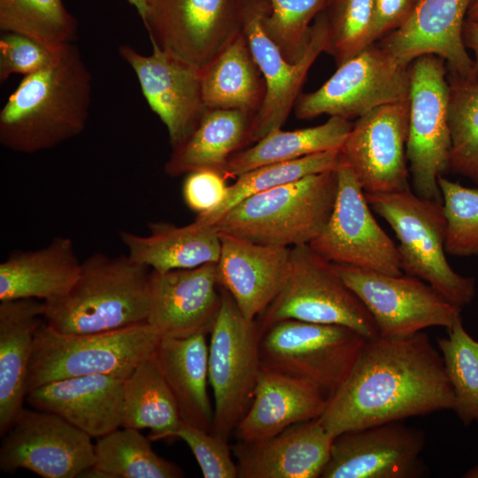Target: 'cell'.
Masks as SVG:
<instances>
[{
    "label": "cell",
    "mask_w": 478,
    "mask_h": 478,
    "mask_svg": "<svg viewBox=\"0 0 478 478\" xmlns=\"http://www.w3.org/2000/svg\"><path fill=\"white\" fill-rule=\"evenodd\" d=\"M472 0H417L407 19L378 43L399 64L409 66L419 57L435 55L451 73L474 79V60L463 40ZM475 80V79H474Z\"/></svg>",
    "instance_id": "obj_21"
},
{
    "label": "cell",
    "mask_w": 478,
    "mask_h": 478,
    "mask_svg": "<svg viewBox=\"0 0 478 478\" xmlns=\"http://www.w3.org/2000/svg\"><path fill=\"white\" fill-rule=\"evenodd\" d=\"M92 76L79 49L58 50L46 67L24 76L0 112V143L34 154L81 135L89 119Z\"/></svg>",
    "instance_id": "obj_2"
},
{
    "label": "cell",
    "mask_w": 478,
    "mask_h": 478,
    "mask_svg": "<svg viewBox=\"0 0 478 478\" xmlns=\"http://www.w3.org/2000/svg\"><path fill=\"white\" fill-rule=\"evenodd\" d=\"M336 190V169L308 175L242 200L212 225L260 244H310L328 220Z\"/></svg>",
    "instance_id": "obj_4"
},
{
    "label": "cell",
    "mask_w": 478,
    "mask_h": 478,
    "mask_svg": "<svg viewBox=\"0 0 478 478\" xmlns=\"http://www.w3.org/2000/svg\"><path fill=\"white\" fill-rule=\"evenodd\" d=\"M0 29L29 36L53 51L78 35L77 21L62 0H0Z\"/></svg>",
    "instance_id": "obj_36"
},
{
    "label": "cell",
    "mask_w": 478,
    "mask_h": 478,
    "mask_svg": "<svg viewBox=\"0 0 478 478\" xmlns=\"http://www.w3.org/2000/svg\"><path fill=\"white\" fill-rule=\"evenodd\" d=\"M410 114L406 157L413 191L443 203L438 177L450 169L449 82L445 62L425 55L409 66Z\"/></svg>",
    "instance_id": "obj_10"
},
{
    "label": "cell",
    "mask_w": 478,
    "mask_h": 478,
    "mask_svg": "<svg viewBox=\"0 0 478 478\" xmlns=\"http://www.w3.org/2000/svg\"><path fill=\"white\" fill-rule=\"evenodd\" d=\"M417 0H374L368 45L398 28L412 12Z\"/></svg>",
    "instance_id": "obj_45"
},
{
    "label": "cell",
    "mask_w": 478,
    "mask_h": 478,
    "mask_svg": "<svg viewBox=\"0 0 478 478\" xmlns=\"http://www.w3.org/2000/svg\"><path fill=\"white\" fill-rule=\"evenodd\" d=\"M332 212L311 248L326 260L401 275L397 246L373 216L366 193L341 155Z\"/></svg>",
    "instance_id": "obj_12"
},
{
    "label": "cell",
    "mask_w": 478,
    "mask_h": 478,
    "mask_svg": "<svg viewBox=\"0 0 478 478\" xmlns=\"http://www.w3.org/2000/svg\"><path fill=\"white\" fill-rule=\"evenodd\" d=\"M124 380L101 374L61 379L30 390L26 401L97 439L121 427Z\"/></svg>",
    "instance_id": "obj_24"
},
{
    "label": "cell",
    "mask_w": 478,
    "mask_h": 478,
    "mask_svg": "<svg viewBox=\"0 0 478 478\" xmlns=\"http://www.w3.org/2000/svg\"><path fill=\"white\" fill-rule=\"evenodd\" d=\"M328 397L313 384L261 367L251 406L235 429L239 442L269 438L299 422L318 419Z\"/></svg>",
    "instance_id": "obj_25"
},
{
    "label": "cell",
    "mask_w": 478,
    "mask_h": 478,
    "mask_svg": "<svg viewBox=\"0 0 478 478\" xmlns=\"http://www.w3.org/2000/svg\"><path fill=\"white\" fill-rule=\"evenodd\" d=\"M181 420L173 396L153 356L124 380L121 427L149 428V438H170Z\"/></svg>",
    "instance_id": "obj_33"
},
{
    "label": "cell",
    "mask_w": 478,
    "mask_h": 478,
    "mask_svg": "<svg viewBox=\"0 0 478 478\" xmlns=\"http://www.w3.org/2000/svg\"><path fill=\"white\" fill-rule=\"evenodd\" d=\"M366 339L344 326L280 320L261 331V366L305 380L328 398L350 374Z\"/></svg>",
    "instance_id": "obj_7"
},
{
    "label": "cell",
    "mask_w": 478,
    "mask_h": 478,
    "mask_svg": "<svg viewBox=\"0 0 478 478\" xmlns=\"http://www.w3.org/2000/svg\"><path fill=\"white\" fill-rule=\"evenodd\" d=\"M217 263L158 273L152 270L147 322L160 337L211 333L221 305Z\"/></svg>",
    "instance_id": "obj_20"
},
{
    "label": "cell",
    "mask_w": 478,
    "mask_h": 478,
    "mask_svg": "<svg viewBox=\"0 0 478 478\" xmlns=\"http://www.w3.org/2000/svg\"><path fill=\"white\" fill-rule=\"evenodd\" d=\"M220 234L219 284L231 295L248 320H256L288 281L291 248L260 244Z\"/></svg>",
    "instance_id": "obj_22"
},
{
    "label": "cell",
    "mask_w": 478,
    "mask_h": 478,
    "mask_svg": "<svg viewBox=\"0 0 478 478\" xmlns=\"http://www.w3.org/2000/svg\"><path fill=\"white\" fill-rule=\"evenodd\" d=\"M159 339L148 322L90 334H65L43 322L35 337L27 394L72 377L101 374L126 379L153 355Z\"/></svg>",
    "instance_id": "obj_5"
},
{
    "label": "cell",
    "mask_w": 478,
    "mask_h": 478,
    "mask_svg": "<svg viewBox=\"0 0 478 478\" xmlns=\"http://www.w3.org/2000/svg\"><path fill=\"white\" fill-rule=\"evenodd\" d=\"M333 439L318 418L262 441H238L231 448L238 478H319L329 459Z\"/></svg>",
    "instance_id": "obj_23"
},
{
    "label": "cell",
    "mask_w": 478,
    "mask_h": 478,
    "mask_svg": "<svg viewBox=\"0 0 478 478\" xmlns=\"http://www.w3.org/2000/svg\"><path fill=\"white\" fill-rule=\"evenodd\" d=\"M463 477L465 478H478V465L475 466L471 467L469 470H467Z\"/></svg>",
    "instance_id": "obj_49"
},
{
    "label": "cell",
    "mask_w": 478,
    "mask_h": 478,
    "mask_svg": "<svg viewBox=\"0 0 478 478\" xmlns=\"http://www.w3.org/2000/svg\"><path fill=\"white\" fill-rule=\"evenodd\" d=\"M95 464L92 437L61 417L23 408L2 436L0 469L44 478H75Z\"/></svg>",
    "instance_id": "obj_16"
},
{
    "label": "cell",
    "mask_w": 478,
    "mask_h": 478,
    "mask_svg": "<svg viewBox=\"0 0 478 478\" xmlns=\"http://www.w3.org/2000/svg\"><path fill=\"white\" fill-rule=\"evenodd\" d=\"M450 169L478 184V81L450 73Z\"/></svg>",
    "instance_id": "obj_38"
},
{
    "label": "cell",
    "mask_w": 478,
    "mask_h": 478,
    "mask_svg": "<svg viewBox=\"0 0 478 478\" xmlns=\"http://www.w3.org/2000/svg\"><path fill=\"white\" fill-rule=\"evenodd\" d=\"M184 473L158 456L140 429L120 427L97 438L95 464L81 477L180 478Z\"/></svg>",
    "instance_id": "obj_34"
},
{
    "label": "cell",
    "mask_w": 478,
    "mask_h": 478,
    "mask_svg": "<svg viewBox=\"0 0 478 478\" xmlns=\"http://www.w3.org/2000/svg\"><path fill=\"white\" fill-rule=\"evenodd\" d=\"M226 180L221 173L210 169L187 173L182 185L185 204L197 215L211 212L226 197L228 188Z\"/></svg>",
    "instance_id": "obj_44"
},
{
    "label": "cell",
    "mask_w": 478,
    "mask_h": 478,
    "mask_svg": "<svg viewBox=\"0 0 478 478\" xmlns=\"http://www.w3.org/2000/svg\"><path fill=\"white\" fill-rule=\"evenodd\" d=\"M81 266L73 243L66 236H56L37 250L12 251L0 264V302L58 299L75 282Z\"/></svg>",
    "instance_id": "obj_26"
},
{
    "label": "cell",
    "mask_w": 478,
    "mask_h": 478,
    "mask_svg": "<svg viewBox=\"0 0 478 478\" xmlns=\"http://www.w3.org/2000/svg\"><path fill=\"white\" fill-rule=\"evenodd\" d=\"M255 116L241 110L206 109L191 134L173 147L166 173L177 177L202 169L222 173L229 158L252 143Z\"/></svg>",
    "instance_id": "obj_30"
},
{
    "label": "cell",
    "mask_w": 478,
    "mask_h": 478,
    "mask_svg": "<svg viewBox=\"0 0 478 478\" xmlns=\"http://www.w3.org/2000/svg\"><path fill=\"white\" fill-rule=\"evenodd\" d=\"M334 267L371 313L379 335L406 336L431 327L449 328L461 317V307L419 278L345 265Z\"/></svg>",
    "instance_id": "obj_13"
},
{
    "label": "cell",
    "mask_w": 478,
    "mask_h": 478,
    "mask_svg": "<svg viewBox=\"0 0 478 478\" xmlns=\"http://www.w3.org/2000/svg\"><path fill=\"white\" fill-rule=\"evenodd\" d=\"M409 66L373 43L337 66L317 90L300 94L293 110L299 120L327 114L351 120L377 107L409 99Z\"/></svg>",
    "instance_id": "obj_11"
},
{
    "label": "cell",
    "mask_w": 478,
    "mask_h": 478,
    "mask_svg": "<svg viewBox=\"0 0 478 478\" xmlns=\"http://www.w3.org/2000/svg\"><path fill=\"white\" fill-rule=\"evenodd\" d=\"M58 50L53 51L25 35L3 32L0 37V82H5L12 74L27 76L48 66Z\"/></svg>",
    "instance_id": "obj_43"
},
{
    "label": "cell",
    "mask_w": 478,
    "mask_h": 478,
    "mask_svg": "<svg viewBox=\"0 0 478 478\" xmlns=\"http://www.w3.org/2000/svg\"><path fill=\"white\" fill-rule=\"evenodd\" d=\"M436 340L454 395L453 412L465 426L478 422V341L465 329L461 317Z\"/></svg>",
    "instance_id": "obj_37"
},
{
    "label": "cell",
    "mask_w": 478,
    "mask_h": 478,
    "mask_svg": "<svg viewBox=\"0 0 478 478\" xmlns=\"http://www.w3.org/2000/svg\"><path fill=\"white\" fill-rule=\"evenodd\" d=\"M44 302L17 299L0 303V435L24 408L35 337L43 324Z\"/></svg>",
    "instance_id": "obj_27"
},
{
    "label": "cell",
    "mask_w": 478,
    "mask_h": 478,
    "mask_svg": "<svg viewBox=\"0 0 478 478\" xmlns=\"http://www.w3.org/2000/svg\"><path fill=\"white\" fill-rule=\"evenodd\" d=\"M409 99L377 107L357 119L341 147L366 194L410 189L406 145Z\"/></svg>",
    "instance_id": "obj_17"
},
{
    "label": "cell",
    "mask_w": 478,
    "mask_h": 478,
    "mask_svg": "<svg viewBox=\"0 0 478 478\" xmlns=\"http://www.w3.org/2000/svg\"><path fill=\"white\" fill-rule=\"evenodd\" d=\"M374 0H328L325 52L339 66L368 46Z\"/></svg>",
    "instance_id": "obj_41"
},
{
    "label": "cell",
    "mask_w": 478,
    "mask_h": 478,
    "mask_svg": "<svg viewBox=\"0 0 478 478\" xmlns=\"http://www.w3.org/2000/svg\"><path fill=\"white\" fill-rule=\"evenodd\" d=\"M443 358L423 331L367 338L348 377L319 418L338 435L411 417L453 410Z\"/></svg>",
    "instance_id": "obj_1"
},
{
    "label": "cell",
    "mask_w": 478,
    "mask_h": 478,
    "mask_svg": "<svg viewBox=\"0 0 478 478\" xmlns=\"http://www.w3.org/2000/svg\"><path fill=\"white\" fill-rule=\"evenodd\" d=\"M127 1L130 4H132L136 9L142 20H143L147 14L149 0H127Z\"/></svg>",
    "instance_id": "obj_47"
},
{
    "label": "cell",
    "mask_w": 478,
    "mask_h": 478,
    "mask_svg": "<svg viewBox=\"0 0 478 478\" xmlns=\"http://www.w3.org/2000/svg\"><path fill=\"white\" fill-rule=\"evenodd\" d=\"M152 356L173 396L181 420L211 432L214 409L207 390L206 335L160 337Z\"/></svg>",
    "instance_id": "obj_29"
},
{
    "label": "cell",
    "mask_w": 478,
    "mask_h": 478,
    "mask_svg": "<svg viewBox=\"0 0 478 478\" xmlns=\"http://www.w3.org/2000/svg\"><path fill=\"white\" fill-rule=\"evenodd\" d=\"M351 120L331 116L325 123L306 128L273 130L251 147L233 155L222 174L226 179L263 166L290 161L308 155L341 149L348 136Z\"/></svg>",
    "instance_id": "obj_32"
},
{
    "label": "cell",
    "mask_w": 478,
    "mask_h": 478,
    "mask_svg": "<svg viewBox=\"0 0 478 478\" xmlns=\"http://www.w3.org/2000/svg\"><path fill=\"white\" fill-rule=\"evenodd\" d=\"M149 234L120 231L127 255L151 270L164 273L217 263L220 257V234L212 224L194 220L178 227L169 222L148 224Z\"/></svg>",
    "instance_id": "obj_28"
},
{
    "label": "cell",
    "mask_w": 478,
    "mask_h": 478,
    "mask_svg": "<svg viewBox=\"0 0 478 478\" xmlns=\"http://www.w3.org/2000/svg\"><path fill=\"white\" fill-rule=\"evenodd\" d=\"M260 332L283 320L340 325L366 338L379 335L364 304L344 283L334 264L309 244L290 250V272L280 294L258 318Z\"/></svg>",
    "instance_id": "obj_8"
},
{
    "label": "cell",
    "mask_w": 478,
    "mask_h": 478,
    "mask_svg": "<svg viewBox=\"0 0 478 478\" xmlns=\"http://www.w3.org/2000/svg\"><path fill=\"white\" fill-rule=\"evenodd\" d=\"M463 40L467 50L474 55V79L478 81V21L466 19L463 27Z\"/></svg>",
    "instance_id": "obj_46"
},
{
    "label": "cell",
    "mask_w": 478,
    "mask_h": 478,
    "mask_svg": "<svg viewBox=\"0 0 478 478\" xmlns=\"http://www.w3.org/2000/svg\"><path fill=\"white\" fill-rule=\"evenodd\" d=\"M425 441L423 431L400 421L342 433L333 439L320 477H418Z\"/></svg>",
    "instance_id": "obj_19"
},
{
    "label": "cell",
    "mask_w": 478,
    "mask_h": 478,
    "mask_svg": "<svg viewBox=\"0 0 478 478\" xmlns=\"http://www.w3.org/2000/svg\"><path fill=\"white\" fill-rule=\"evenodd\" d=\"M243 0H149L151 44L201 68L243 32Z\"/></svg>",
    "instance_id": "obj_14"
},
{
    "label": "cell",
    "mask_w": 478,
    "mask_h": 478,
    "mask_svg": "<svg viewBox=\"0 0 478 478\" xmlns=\"http://www.w3.org/2000/svg\"><path fill=\"white\" fill-rule=\"evenodd\" d=\"M221 289V305L210 333L208 378L213 392L211 433L228 440L248 412L261 370L260 329L248 320L231 295Z\"/></svg>",
    "instance_id": "obj_9"
},
{
    "label": "cell",
    "mask_w": 478,
    "mask_h": 478,
    "mask_svg": "<svg viewBox=\"0 0 478 478\" xmlns=\"http://www.w3.org/2000/svg\"><path fill=\"white\" fill-rule=\"evenodd\" d=\"M269 12L263 19L268 36L290 63L298 61L307 47L312 22L328 0H267Z\"/></svg>",
    "instance_id": "obj_39"
},
{
    "label": "cell",
    "mask_w": 478,
    "mask_h": 478,
    "mask_svg": "<svg viewBox=\"0 0 478 478\" xmlns=\"http://www.w3.org/2000/svg\"><path fill=\"white\" fill-rule=\"evenodd\" d=\"M152 270L127 254L96 252L62 297L44 302V322L65 334L118 330L146 323Z\"/></svg>",
    "instance_id": "obj_3"
},
{
    "label": "cell",
    "mask_w": 478,
    "mask_h": 478,
    "mask_svg": "<svg viewBox=\"0 0 478 478\" xmlns=\"http://www.w3.org/2000/svg\"><path fill=\"white\" fill-rule=\"evenodd\" d=\"M340 161L341 149H335L245 172L228 186L224 201L216 209L206 214L197 215L196 220L213 224L221 215L251 196L308 175L335 170Z\"/></svg>",
    "instance_id": "obj_35"
},
{
    "label": "cell",
    "mask_w": 478,
    "mask_h": 478,
    "mask_svg": "<svg viewBox=\"0 0 478 478\" xmlns=\"http://www.w3.org/2000/svg\"><path fill=\"white\" fill-rule=\"evenodd\" d=\"M119 54L135 72L143 95L167 129L173 147L195 129L206 107L202 93V68L152 44L143 55L122 44Z\"/></svg>",
    "instance_id": "obj_18"
},
{
    "label": "cell",
    "mask_w": 478,
    "mask_h": 478,
    "mask_svg": "<svg viewBox=\"0 0 478 478\" xmlns=\"http://www.w3.org/2000/svg\"><path fill=\"white\" fill-rule=\"evenodd\" d=\"M266 92L265 79L243 32L202 68V93L207 109L257 114Z\"/></svg>",
    "instance_id": "obj_31"
},
{
    "label": "cell",
    "mask_w": 478,
    "mask_h": 478,
    "mask_svg": "<svg viewBox=\"0 0 478 478\" xmlns=\"http://www.w3.org/2000/svg\"><path fill=\"white\" fill-rule=\"evenodd\" d=\"M466 19L478 21V0H472L467 11Z\"/></svg>",
    "instance_id": "obj_48"
},
{
    "label": "cell",
    "mask_w": 478,
    "mask_h": 478,
    "mask_svg": "<svg viewBox=\"0 0 478 478\" xmlns=\"http://www.w3.org/2000/svg\"><path fill=\"white\" fill-rule=\"evenodd\" d=\"M366 197L397 237L403 273L428 283L457 306L469 305L475 296V280L456 273L447 261L443 203L423 198L411 189Z\"/></svg>",
    "instance_id": "obj_6"
},
{
    "label": "cell",
    "mask_w": 478,
    "mask_h": 478,
    "mask_svg": "<svg viewBox=\"0 0 478 478\" xmlns=\"http://www.w3.org/2000/svg\"><path fill=\"white\" fill-rule=\"evenodd\" d=\"M184 441L193 453L204 478H237L236 462L227 440L181 421L170 438Z\"/></svg>",
    "instance_id": "obj_42"
},
{
    "label": "cell",
    "mask_w": 478,
    "mask_h": 478,
    "mask_svg": "<svg viewBox=\"0 0 478 478\" xmlns=\"http://www.w3.org/2000/svg\"><path fill=\"white\" fill-rule=\"evenodd\" d=\"M446 219L445 251L457 257L478 256V189L438 177Z\"/></svg>",
    "instance_id": "obj_40"
},
{
    "label": "cell",
    "mask_w": 478,
    "mask_h": 478,
    "mask_svg": "<svg viewBox=\"0 0 478 478\" xmlns=\"http://www.w3.org/2000/svg\"><path fill=\"white\" fill-rule=\"evenodd\" d=\"M269 11L267 0H243V33L266 86L254 120L252 143L281 128L294 109L309 69L327 46L328 26L322 11L311 27L305 53L298 61L289 62L264 29L263 19Z\"/></svg>",
    "instance_id": "obj_15"
}]
</instances>
